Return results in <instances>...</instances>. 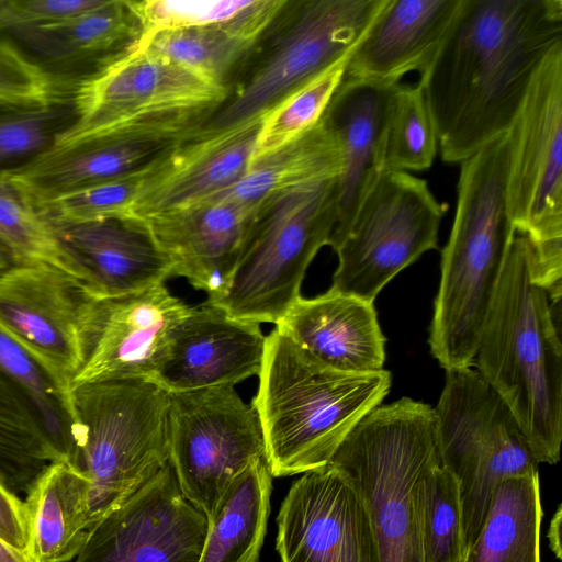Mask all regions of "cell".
<instances>
[{
    "label": "cell",
    "instance_id": "obj_1",
    "mask_svg": "<svg viewBox=\"0 0 562 562\" xmlns=\"http://www.w3.org/2000/svg\"><path fill=\"white\" fill-rule=\"evenodd\" d=\"M562 44V0H462L417 81L438 151L460 164L504 135L548 56Z\"/></svg>",
    "mask_w": 562,
    "mask_h": 562
},
{
    "label": "cell",
    "instance_id": "obj_2",
    "mask_svg": "<svg viewBox=\"0 0 562 562\" xmlns=\"http://www.w3.org/2000/svg\"><path fill=\"white\" fill-rule=\"evenodd\" d=\"M554 305L532 274V245L514 229L482 328L476 370L514 414L538 463L562 440V345Z\"/></svg>",
    "mask_w": 562,
    "mask_h": 562
},
{
    "label": "cell",
    "instance_id": "obj_3",
    "mask_svg": "<svg viewBox=\"0 0 562 562\" xmlns=\"http://www.w3.org/2000/svg\"><path fill=\"white\" fill-rule=\"evenodd\" d=\"M257 393L251 403L260 423L272 477L328 464L358 423L379 406L391 374L335 370L273 328L266 336Z\"/></svg>",
    "mask_w": 562,
    "mask_h": 562
},
{
    "label": "cell",
    "instance_id": "obj_4",
    "mask_svg": "<svg viewBox=\"0 0 562 562\" xmlns=\"http://www.w3.org/2000/svg\"><path fill=\"white\" fill-rule=\"evenodd\" d=\"M506 176V133L460 162L429 336L431 353L446 371L475 361L515 229L507 213Z\"/></svg>",
    "mask_w": 562,
    "mask_h": 562
},
{
    "label": "cell",
    "instance_id": "obj_5",
    "mask_svg": "<svg viewBox=\"0 0 562 562\" xmlns=\"http://www.w3.org/2000/svg\"><path fill=\"white\" fill-rule=\"evenodd\" d=\"M229 94L134 42L76 85L75 120L52 148L103 138L173 144L196 132Z\"/></svg>",
    "mask_w": 562,
    "mask_h": 562
},
{
    "label": "cell",
    "instance_id": "obj_6",
    "mask_svg": "<svg viewBox=\"0 0 562 562\" xmlns=\"http://www.w3.org/2000/svg\"><path fill=\"white\" fill-rule=\"evenodd\" d=\"M439 459L434 409L408 397L373 408L333 456L364 498L380 562H425L419 485Z\"/></svg>",
    "mask_w": 562,
    "mask_h": 562
},
{
    "label": "cell",
    "instance_id": "obj_7",
    "mask_svg": "<svg viewBox=\"0 0 562 562\" xmlns=\"http://www.w3.org/2000/svg\"><path fill=\"white\" fill-rule=\"evenodd\" d=\"M76 416L69 463L89 482V528L169 462L170 392L150 378L71 389Z\"/></svg>",
    "mask_w": 562,
    "mask_h": 562
},
{
    "label": "cell",
    "instance_id": "obj_8",
    "mask_svg": "<svg viewBox=\"0 0 562 562\" xmlns=\"http://www.w3.org/2000/svg\"><path fill=\"white\" fill-rule=\"evenodd\" d=\"M506 204L532 245V274L551 302L562 294V44L539 67L506 132Z\"/></svg>",
    "mask_w": 562,
    "mask_h": 562
},
{
    "label": "cell",
    "instance_id": "obj_9",
    "mask_svg": "<svg viewBox=\"0 0 562 562\" xmlns=\"http://www.w3.org/2000/svg\"><path fill=\"white\" fill-rule=\"evenodd\" d=\"M336 178L306 183L270 200L245 240L226 291L209 301L229 316L277 324L301 296L305 272L330 244Z\"/></svg>",
    "mask_w": 562,
    "mask_h": 562
},
{
    "label": "cell",
    "instance_id": "obj_10",
    "mask_svg": "<svg viewBox=\"0 0 562 562\" xmlns=\"http://www.w3.org/2000/svg\"><path fill=\"white\" fill-rule=\"evenodd\" d=\"M385 1H289L269 30L259 60L199 131L257 121L294 90L349 59Z\"/></svg>",
    "mask_w": 562,
    "mask_h": 562
},
{
    "label": "cell",
    "instance_id": "obj_11",
    "mask_svg": "<svg viewBox=\"0 0 562 562\" xmlns=\"http://www.w3.org/2000/svg\"><path fill=\"white\" fill-rule=\"evenodd\" d=\"M434 409L441 462L460 486L467 550L479 536L497 486L538 472L539 463L508 405L471 367L446 371Z\"/></svg>",
    "mask_w": 562,
    "mask_h": 562
},
{
    "label": "cell",
    "instance_id": "obj_12",
    "mask_svg": "<svg viewBox=\"0 0 562 562\" xmlns=\"http://www.w3.org/2000/svg\"><path fill=\"white\" fill-rule=\"evenodd\" d=\"M448 207L425 179L404 171L382 172L335 250L338 267L331 286L374 302L401 270L438 248Z\"/></svg>",
    "mask_w": 562,
    "mask_h": 562
},
{
    "label": "cell",
    "instance_id": "obj_13",
    "mask_svg": "<svg viewBox=\"0 0 562 562\" xmlns=\"http://www.w3.org/2000/svg\"><path fill=\"white\" fill-rule=\"evenodd\" d=\"M168 431L181 492L207 518L233 481L266 458L255 408L232 385L170 392Z\"/></svg>",
    "mask_w": 562,
    "mask_h": 562
},
{
    "label": "cell",
    "instance_id": "obj_14",
    "mask_svg": "<svg viewBox=\"0 0 562 562\" xmlns=\"http://www.w3.org/2000/svg\"><path fill=\"white\" fill-rule=\"evenodd\" d=\"M93 297L79 279L57 267L14 262L0 271V330L71 393Z\"/></svg>",
    "mask_w": 562,
    "mask_h": 562
},
{
    "label": "cell",
    "instance_id": "obj_15",
    "mask_svg": "<svg viewBox=\"0 0 562 562\" xmlns=\"http://www.w3.org/2000/svg\"><path fill=\"white\" fill-rule=\"evenodd\" d=\"M207 529L168 462L88 529L74 562H199Z\"/></svg>",
    "mask_w": 562,
    "mask_h": 562
},
{
    "label": "cell",
    "instance_id": "obj_16",
    "mask_svg": "<svg viewBox=\"0 0 562 562\" xmlns=\"http://www.w3.org/2000/svg\"><path fill=\"white\" fill-rule=\"evenodd\" d=\"M277 525L281 562H380L364 498L333 463L293 482Z\"/></svg>",
    "mask_w": 562,
    "mask_h": 562
},
{
    "label": "cell",
    "instance_id": "obj_17",
    "mask_svg": "<svg viewBox=\"0 0 562 562\" xmlns=\"http://www.w3.org/2000/svg\"><path fill=\"white\" fill-rule=\"evenodd\" d=\"M191 306L164 284L111 297L94 296L85 323L82 363L71 381L154 379Z\"/></svg>",
    "mask_w": 562,
    "mask_h": 562
},
{
    "label": "cell",
    "instance_id": "obj_18",
    "mask_svg": "<svg viewBox=\"0 0 562 562\" xmlns=\"http://www.w3.org/2000/svg\"><path fill=\"white\" fill-rule=\"evenodd\" d=\"M261 119L226 131H196L172 144L148 168L130 220L203 203L248 170Z\"/></svg>",
    "mask_w": 562,
    "mask_h": 562
},
{
    "label": "cell",
    "instance_id": "obj_19",
    "mask_svg": "<svg viewBox=\"0 0 562 562\" xmlns=\"http://www.w3.org/2000/svg\"><path fill=\"white\" fill-rule=\"evenodd\" d=\"M261 209L206 201L140 220L179 276L209 301L227 289L241 248Z\"/></svg>",
    "mask_w": 562,
    "mask_h": 562
},
{
    "label": "cell",
    "instance_id": "obj_20",
    "mask_svg": "<svg viewBox=\"0 0 562 562\" xmlns=\"http://www.w3.org/2000/svg\"><path fill=\"white\" fill-rule=\"evenodd\" d=\"M266 346L260 325L210 303L191 306L154 380L169 392L232 385L258 375Z\"/></svg>",
    "mask_w": 562,
    "mask_h": 562
},
{
    "label": "cell",
    "instance_id": "obj_21",
    "mask_svg": "<svg viewBox=\"0 0 562 562\" xmlns=\"http://www.w3.org/2000/svg\"><path fill=\"white\" fill-rule=\"evenodd\" d=\"M462 0H386L350 55L345 78L391 87L429 66Z\"/></svg>",
    "mask_w": 562,
    "mask_h": 562
},
{
    "label": "cell",
    "instance_id": "obj_22",
    "mask_svg": "<svg viewBox=\"0 0 562 562\" xmlns=\"http://www.w3.org/2000/svg\"><path fill=\"white\" fill-rule=\"evenodd\" d=\"M54 226L78 279L97 297L139 292L173 277L171 261L140 221Z\"/></svg>",
    "mask_w": 562,
    "mask_h": 562
},
{
    "label": "cell",
    "instance_id": "obj_23",
    "mask_svg": "<svg viewBox=\"0 0 562 562\" xmlns=\"http://www.w3.org/2000/svg\"><path fill=\"white\" fill-rule=\"evenodd\" d=\"M392 88L344 77L324 113L340 156L335 183L336 225L329 244L334 250L383 172L382 137Z\"/></svg>",
    "mask_w": 562,
    "mask_h": 562
},
{
    "label": "cell",
    "instance_id": "obj_24",
    "mask_svg": "<svg viewBox=\"0 0 562 562\" xmlns=\"http://www.w3.org/2000/svg\"><path fill=\"white\" fill-rule=\"evenodd\" d=\"M274 328L335 370L370 373L383 369L385 337L373 302L333 286L312 299L299 296Z\"/></svg>",
    "mask_w": 562,
    "mask_h": 562
},
{
    "label": "cell",
    "instance_id": "obj_25",
    "mask_svg": "<svg viewBox=\"0 0 562 562\" xmlns=\"http://www.w3.org/2000/svg\"><path fill=\"white\" fill-rule=\"evenodd\" d=\"M171 145L140 139H95L50 148L29 162L0 172L34 204H40L139 171Z\"/></svg>",
    "mask_w": 562,
    "mask_h": 562
},
{
    "label": "cell",
    "instance_id": "obj_26",
    "mask_svg": "<svg viewBox=\"0 0 562 562\" xmlns=\"http://www.w3.org/2000/svg\"><path fill=\"white\" fill-rule=\"evenodd\" d=\"M31 562H68L89 529V482L68 461L58 460L26 493Z\"/></svg>",
    "mask_w": 562,
    "mask_h": 562
},
{
    "label": "cell",
    "instance_id": "obj_27",
    "mask_svg": "<svg viewBox=\"0 0 562 562\" xmlns=\"http://www.w3.org/2000/svg\"><path fill=\"white\" fill-rule=\"evenodd\" d=\"M339 168L338 143L323 115L315 126L297 138L251 161L234 186L207 201H231L262 209L291 189L337 178Z\"/></svg>",
    "mask_w": 562,
    "mask_h": 562
},
{
    "label": "cell",
    "instance_id": "obj_28",
    "mask_svg": "<svg viewBox=\"0 0 562 562\" xmlns=\"http://www.w3.org/2000/svg\"><path fill=\"white\" fill-rule=\"evenodd\" d=\"M9 33L44 59L74 63L102 60L136 42L142 30L127 0H102L80 14Z\"/></svg>",
    "mask_w": 562,
    "mask_h": 562
},
{
    "label": "cell",
    "instance_id": "obj_29",
    "mask_svg": "<svg viewBox=\"0 0 562 562\" xmlns=\"http://www.w3.org/2000/svg\"><path fill=\"white\" fill-rule=\"evenodd\" d=\"M271 487L266 458L252 462L233 481L209 517L199 562H259Z\"/></svg>",
    "mask_w": 562,
    "mask_h": 562
},
{
    "label": "cell",
    "instance_id": "obj_30",
    "mask_svg": "<svg viewBox=\"0 0 562 562\" xmlns=\"http://www.w3.org/2000/svg\"><path fill=\"white\" fill-rule=\"evenodd\" d=\"M539 472L503 481L464 562H541Z\"/></svg>",
    "mask_w": 562,
    "mask_h": 562
},
{
    "label": "cell",
    "instance_id": "obj_31",
    "mask_svg": "<svg viewBox=\"0 0 562 562\" xmlns=\"http://www.w3.org/2000/svg\"><path fill=\"white\" fill-rule=\"evenodd\" d=\"M147 50L229 88L233 74L260 42L233 27L228 21L209 26L159 31L139 37Z\"/></svg>",
    "mask_w": 562,
    "mask_h": 562
},
{
    "label": "cell",
    "instance_id": "obj_32",
    "mask_svg": "<svg viewBox=\"0 0 562 562\" xmlns=\"http://www.w3.org/2000/svg\"><path fill=\"white\" fill-rule=\"evenodd\" d=\"M58 460L25 396L0 373V480L15 494L27 493Z\"/></svg>",
    "mask_w": 562,
    "mask_h": 562
},
{
    "label": "cell",
    "instance_id": "obj_33",
    "mask_svg": "<svg viewBox=\"0 0 562 562\" xmlns=\"http://www.w3.org/2000/svg\"><path fill=\"white\" fill-rule=\"evenodd\" d=\"M0 373L25 396L59 460L70 461L77 425L71 393L1 330Z\"/></svg>",
    "mask_w": 562,
    "mask_h": 562
},
{
    "label": "cell",
    "instance_id": "obj_34",
    "mask_svg": "<svg viewBox=\"0 0 562 562\" xmlns=\"http://www.w3.org/2000/svg\"><path fill=\"white\" fill-rule=\"evenodd\" d=\"M437 153L436 127L423 87L393 86L382 137L383 172L427 170Z\"/></svg>",
    "mask_w": 562,
    "mask_h": 562
},
{
    "label": "cell",
    "instance_id": "obj_35",
    "mask_svg": "<svg viewBox=\"0 0 562 562\" xmlns=\"http://www.w3.org/2000/svg\"><path fill=\"white\" fill-rule=\"evenodd\" d=\"M419 517L425 562H464L467 546L460 486L441 458L422 479Z\"/></svg>",
    "mask_w": 562,
    "mask_h": 562
},
{
    "label": "cell",
    "instance_id": "obj_36",
    "mask_svg": "<svg viewBox=\"0 0 562 562\" xmlns=\"http://www.w3.org/2000/svg\"><path fill=\"white\" fill-rule=\"evenodd\" d=\"M0 244L10 251L14 262L47 263L78 279L54 224L1 172Z\"/></svg>",
    "mask_w": 562,
    "mask_h": 562
},
{
    "label": "cell",
    "instance_id": "obj_37",
    "mask_svg": "<svg viewBox=\"0 0 562 562\" xmlns=\"http://www.w3.org/2000/svg\"><path fill=\"white\" fill-rule=\"evenodd\" d=\"M347 61L301 86L261 117L251 161L289 144L321 121L344 79Z\"/></svg>",
    "mask_w": 562,
    "mask_h": 562
},
{
    "label": "cell",
    "instance_id": "obj_38",
    "mask_svg": "<svg viewBox=\"0 0 562 562\" xmlns=\"http://www.w3.org/2000/svg\"><path fill=\"white\" fill-rule=\"evenodd\" d=\"M75 120L71 101L0 112V167L9 170L50 149Z\"/></svg>",
    "mask_w": 562,
    "mask_h": 562
},
{
    "label": "cell",
    "instance_id": "obj_39",
    "mask_svg": "<svg viewBox=\"0 0 562 562\" xmlns=\"http://www.w3.org/2000/svg\"><path fill=\"white\" fill-rule=\"evenodd\" d=\"M150 165L139 171L92 184L34 205L56 226L110 218L130 220L136 195Z\"/></svg>",
    "mask_w": 562,
    "mask_h": 562
},
{
    "label": "cell",
    "instance_id": "obj_40",
    "mask_svg": "<svg viewBox=\"0 0 562 562\" xmlns=\"http://www.w3.org/2000/svg\"><path fill=\"white\" fill-rule=\"evenodd\" d=\"M58 80L45 67L0 37V108L45 106L65 100Z\"/></svg>",
    "mask_w": 562,
    "mask_h": 562
},
{
    "label": "cell",
    "instance_id": "obj_41",
    "mask_svg": "<svg viewBox=\"0 0 562 562\" xmlns=\"http://www.w3.org/2000/svg\"><path fill=\"white\" fill-rule=\"evenodd\" d=\"M142 36L159 31L209 26L229 21L250 0H127Z\"/></svg>",
    "mask_w": 562,
    "mask_h": 562
},
{
    "label": "cell",
    "instance_id": "obj_42",
    "mask_svg": "<svg viewBox=\"0 0 562 562\" xmlns=\"http://www.w3.org/2000/svg\"><path fill=\"white\" fill-rule=\"evenodd\" d=\"M102 0H0V32L36 26L80 14Z\"/></svg>",
    "mask_w": 562,
    "mask_h": 562
},
{
    "label": "cell",
    "instance_id": "obj_43",
    "mask_svg": "<svg viewBox=\"0 0 562 562\" xmlns=\"http://www.w3.org/2000/svg\"><path fill=\"white\" fill-rule=\"evenodd\" d=\"M0 539L27 555L30 525L26 504L0 480Z\"/></svg>",
    "mask_w": 562,
    "mask_h": 562
},
{
    "label": "cell",
    "instance_id": "obj_44",
    "mask_svg": "<svg viewBox=\"0 0 562 562\" xmlns=\"http://www.w3.org/2000/svg\"><path fill=\"white\" fill-rule=\"evenodd\" d=\"M561 520H562V509H561V505L559 504L555 513L552 516V519L549 525V530H548L549 547L558 560L562 559L561 539H560Z\"/></svg>",
    "mask_w": 562,
    "mask_h": 562
},
{
    "label": "cell",
    "instance_id": "obj_45",
    "mask_svg": "<svg viewBox=\"0 0 562 562\" xmlns=\"http://www.w3.org/2000/svg\"><path fill=\"white\" fill-rule=\"evenodd\" d=\"M0 562H31L27 555L11 548L0 539Z\"/></svg>",
    "mask_w": 562,
    "mask_h": 562
},
{
    "label": "cell",
    "instance_id": "obj_46",
    "mask_svg": "<svg viewBox=\"0 0 562 562\" xmlns=\"http://www.w3.org/2000/svg\"><path fill=\"white\" fill-rule=\"evenodd\" d=\"M14 263L13 257L10 251L0 244V271L9 268Z\"/></svg>",
    "mask_w": 562,
    "mask_h": 562
}]
</instances>
